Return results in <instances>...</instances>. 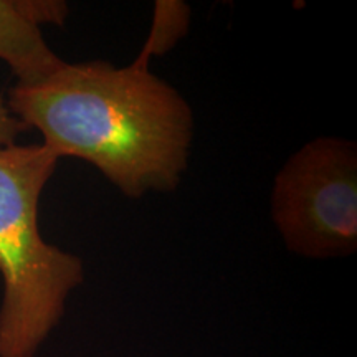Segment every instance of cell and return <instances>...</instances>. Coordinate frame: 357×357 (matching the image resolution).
<instances>
[{
	"mask_svg": "<svg viewBox=\"0 0 357 357\" xmlns=\"http://www.w3.org/2000/svg\"><path fill=\"white\" fill-rule=\"evenodd\" d=\"M147 61H63L38 82L15 83L7 105L53 154L93 164L128 197L172 192L189 164L194 113Z\"/></svg>",
	"mask_w": 357,
	"mask_h": 357,
	"instance_id": "obj_1",
	"label": "cell"
},
{
	"mask_svg": "<svg viewBox=\"0 0 357 357\" xmlns=\"http://www.w3.org/2000/svg\"><path fill=\"white\" fill-rule=\"evenodd\" d=\"M58 160L43 144L0 147V357L37 356L84 280L82 258L40 234V197Z\"/></svg>",
	"mask_w": 357,
	"mask_h": 357,
	"instance_id": "obj_2",
	"label": "cell"
},
{
	"mask_svg": "<svg viewBox=\"0 0 357 357\" xmlns=\"http://www.w3.org/2000/svg\"><path fill=\"white\" fill-rule=\"evenodd\" d=\"M271 218L284 247L326 260L357 250V146L344 137H316L276 174Z\"/></svg>",
	"mask_w": 357,
	"mask_h": 357,
	"instance_id": "obj_3",
	"label": "cell"
},
{
	"mask_svg": "<svg viewBox=\"0 0 357 357\" xmlns=\"http://www.w3.org/2000/svg\"><path fill=\"white\" fill-rule=\"evenodd\" d=\"M66 17L61 0H0V60L17 83L38 82L63 63L45 42L42 25H63Z\"/></svg>",
	"mask_w": 357,
	"mask_h": 357,
	"instance_id": "obj_4",
	"label": "cell"
},
{
	"mask_svg": "<svg viewBox=\"0 0 357 357\" xmlns=\"http://www.w3.org/2000/svg\"><path fill=\"white\" fill-rule=\"evenodd\" d=\"M189 13V7L182 2H155L153 30L139 56L149 60L151 55L172 48L187 33Z\"/></svg>",
	"mask_w": 357,
	"mask_h": 357,
	"instance_id": "obj_5",
	"label": "cell"
},
{
	"mask_svg": "<svg viewBox=\"0 0 357 357\" xmlns=\"http://www.w3.org/2000/svg\"><path fill=\"white\" fill-rule=\"evenodd\" d=\"M26 128L13 116L7 100L0 96V147L15 144V139Z\"/></svg>",
	"mask_w": 357,
	"mask_h": 357,
	"instance_id": "obj_6",
	"label": "cell"
}]
</instances>
